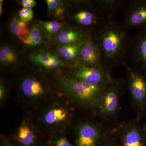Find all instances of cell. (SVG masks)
<instances>
[{"instance_id":"11","label":"cell","mask_w":146,"mask_h":146,"mask_svg":"<svg viewBox=\"0 0 146 146\" xmlns=\"http://www.w3.org/2000/svg\"><path fill=\"white\" fill-rule=\"evenodd\" d=\"M102 59L101 53L98 45L89 35L82 47L78 63L91 66H98L101 65Z\"/></svg>"},{"instance_id":"4","label":"cell","mask_w":146,"mask_h":146,"mask_svg":"<svg viewBox=\"0 0 146 146\" xmlns=\"http://www.w3.org/2000/svg\"><path fill=\"white\" fill-rule=\"evenodd\" d=\"M68 76L102 88L112 83L109 72L102 65L91 66L77 63L71 69Z\"/></svg>"},{"instance_id":"29","label":"cell","mask_w":146,"mask_h":146,"mask_svg":"<svg viewBox=\"0 0 146 146\" xmlns=\"http://www.w3.org/2000/svg\"><path fill=\"white\" fill-rule=\"evenodd\" d=\"M101 146H119L117 141L114 138H107Z\"/></svg>"},{"instance_id":"22","label":"cell","mask_w":146,"mask_h":146,"mask_svg":"<svg viewBox=\"0 0 146 146\" xmlns=\"http://www.w3.org/2000/svg\"><path fill=\"white\" fill-rule=\"evenodd\" d=\"M53 146H75L68 140L63 132L54 133L51 138Z\"/></svg>"},{"instance_id":"6","label":"cell","mask_w":146,"mask_h":146,"mask_svg":"<svg viewBox=\"0 0 146 146\" xmlns=\"http://www.w3.org/2000/svg\"><path fill=\"white\" fill-rule=\"evenodd\" d=\"M20 89L25 99L33 102L44 99L48 94V89L44 82L33 75L26 76L21 80Z\"/></svg>"},{"instance_id":"5","label":"cell","mask_w":146,"mask_h":146,"mask_svg":"<svg viewBox=\"0 0 146 146\" xmlns=\"http://www.w3.org/2000/svg\"><path fill=\"white\" fill-rule=\"evenodd\" d=\"M107 138L99 125L90 121L79 123L75 131V146H101Z\"/></svg>"},{"instance_id":"20","label":"cell","mask_w":146,"mask_h":146,"mask_svg":"<svg viewBox=\"0 0 146 146\" xmlns=\"http://www.w3.org/2000/svg\"><path fill=\"white\" fill-rule=\"evenodd\" d=\"M100 11L113 12L121 6L122 2L117 0H101L96 2Z\"/></svg>"},{"instance_id":"15","label":"cell","mask_w":146,"mask_h":146,"mask_svg":"<svg viewBox=\"0 0 146 146\" xmlns=\"http://www.w3.org/2000/svg\"><path fill=\"white\" fill-rule=\"evenodd\" d=\"M30 58L33 63L49 70H54L62 65L58 56L49 52H41L31 55Z\"/></svg>"},{"instance_id":"24","label":"cell","mask_w":146,"mask_h":146,"mask_svg":"<svg viewBox=\"0 0 146 146\" xmlns=\"http://www.w3.org/2000/svg\"><path fill=\"white\" fill-rule=\"evenodd\" d=\"M19 16L21 20L27 23L33 18V11L31 9L23 8L19 11Z\"/></svg>"},{"instance_id":"21","label":"cell","mask_w":146,"mask_h":146,"mask_svg":"<svg viewBox=\"0 0 146 146\" xmlns=\"http://www.w3.org/2000/svg\"><path fill=\"white\" fill-rule=\"evenodd\" d=\"M39 27L47 34L53 35L59 33L61 25L56 21H44L40 23Z\"/></svg>"},{"instance_id":"19","label":"cell","mask_w":146,"mask_h":146,"mask_svg":"<svg viewBox=\"0 0 146 146\" xmlns=\"http://www.w3.org/2000/svg\"><path fill=\"white\" fill-rule=\"evenodd\" d=\"M10 28L11 32L17 35L23 43L27 39L30 30L26 23L21 20L19 16H14L11 22Z\"/></svg>"},{"instance_id":"2","label":"cell","mask_w":146,"mask_h":146,"mask_svg":"<svg viewBox=\"0 0 146 146\" xmlns=\"http://www.w3.org/2000/svg\"><path fill=\"white\" fill-rule=\"evenodd\" d=\"M127 36L118 24L108 21L100 29L97 43L102 58L110 62H116L123 54Z\"/></svg>"},{"instance_id":"7","label":"cell","mask_w":146,"mask_h":146,"mask_svg":"<svg viewBox=\"0 0 146 146\" xmlns=\"http://www.w3.org/2000/svg\"><path fill=\"white\" fill-rule=\"evenodd\" d=\"M128 83L133 101L138 109L146 105V75L138 70L127 68Z\"/></svg>"},{"instance_id":"3","label":"cell","mask_w":146,"mask_h":146,"mask_svg":"<svg viewBox=\"0 0 146 146\" xmlns=\"http://www.w3.org/2000/svg\"><path fill=\"white\" fill-rule=\"evenodd\" d=\"M71 112L68 106L61 102H56L44 110L40 118L41 122L53 133L63 132L70 123Z\"/></svg>"},{"instance_id":"12","label":"cell","mask_w":146,"mask_h":146,"mask_svg":"<svg viewBox=\"0 0 146 146\" xmlns=\"http://www.w3.org/2000/svg\"><path fill=\"white\" fill-rule=\"evenodd\" d=\"M133 55L138 70L146 75V29L140 30L135 37Z\"/></svg>"},{"instance_id":"13","label":"cell","mask_w":146,"mask_h":146,"mask_svg":"<svg viewBox=\"0 0 146 146\" xmlns=\"http://www.w3.org/2000/svg\"><path fill=\"white\" fill-rule=\"evenodd\" d=\"M15 138L21 146H36L37 132L30 120L26 119L22 121L16 130Z\"/></svg>"},{"instance_id":"10","label":"cell","mask_w":146,"mask_h":146,"mask_svg":"<svg viewBox=\"0 0 146 146\" xmlns=\"http://www.w3.org/2000/svg\"><path fill=\"white\" fill-rule=\"evenodd\" d=\"M125 26L146 29V0L133 1L128 7L124 18Z\"/></svg>"},{"instance_id":"27","label":"cell","mask_w":146,"mask_h":146,"mask_svg":"<svg viewBox=\"0 0 146 146\" xmlns=\"http://www.w3.org/2000/svg\"><path fill=\"white\" fill-rule=\"evenodd\" d=\"M44 42V37L43 35L34 38V39L31 40L26 43V44L29 45V46H38V45L41 44Z\"/></svg>"},{"instance_id":"30","label":"cell","mask_w":146,"mask_h":146,"mask_svg":"<svg viewBox=\"0 0 146 146\" xmlns=\"http://www.w3.org/2000/svg\"><path fill=\"white\" fill-rule=\"evenodd\" d=\"M4 146H15L13 144L11 143L7 140H6L5 139H4Z\"/></svg>"},{"instance_id":"31","label":"cell","mask_w":146,"mask_h":146,"mask_svg":"<svg viewBox=\"0 0 146 146\" xmlns=\"http://www.w3.org/2000/svg\"><path fill=\"white\" fill-rule=\"evenodd\" d=\"M3 0H1L0 1V14L1 15H2L3 13Z\"/></svg>"},{"instance_id":"1","label":"cell","mask_w":146,"mask_h":146,"mask_svg":"<svg viewBox=\"0 0 146 146\" xmlns=\"http://www.w3.org/2000/svg\"><path fill=\"white\" fill-rule=\"evenodd\" d=\"M58 84L63 94L74 102L82 106L96 110L106 88L91 85L68 76L60 77Z\"/></svg>"},{"instance_id":"9","label":"cell","mask_w":146,"mask_h":146,"mask_svg":"<svg viewBox=\"0 0 146 146\" xmlns=\"http://www.w3.org/2000/svg\"><path fill=\"white\" fill-rule=\"evenodd\" d=\"M118 132L119 146H146V135L135 123L123 126Z\"/></svg>"},{"instance_id":"16","label":"cell","mask_w":146,"mask_h":146,"mask_svg":"<svg viewBox=\"0 0 146 146\" xmlns=\"http://www.w3.org/2000/svg\"><path fill=\"white\" fill-rule=\"evenodd\" d=\"M73 20L79 25L84 27H94L100 23L101 16L94 11L82 9L77 11Z\"/></svg>"},{"instance_id":"14","label":"cell","mask_w":146,"mask_h":146,"mask_svg":"<svg viewBox=\"0 0 146 146\" xmlns=\"http://www.w3.org/2000/svg\"><path fill=\"white\" fill-rule=\"evenodd\" d=\"M88 35L81 29L70 28L59 32L57 40L63 45L82 44L86 41Z\"/></svg>"},{"instance_id":"18","label":"cell","mask_w":146,"mask_h":146,"mask_svg":"<svg viewBox=\"0 0 146 146\" xmlns=\"http://www.w3.org/2000/svg\"><path fill=\"white\" fill-rule=\"evenodd\" d=\"M18 60V55L14 48L5 45L0 49V63L2 67H8L15 65Z\"/></svg>"},{"instance_id":"8","label":"cell","mask_w":146,"mask_h":146,"mask_svg":"<svg viewBox=\"0 0 146 146\" xmlns=\"http://www.w3.org/2000/svg\"><path fill=\"white\" fill-rule=\"evenodd\" d=\"M119 104V89L116 84H111L104 89L97 108L100 117L108 119L114 116L117 110Z\"/></svg>"},{"instance_id":"23","label":"cell","mask_w":146,"mask_h":146,"mask_svg":"<svg viewBox=\"0 0 146 146\" xmlns=\"http://www.w3.org/2000/svg\"><path fill=\"white\" fill-rule=\"evenodd\" d=\"M48 10L50 12H56L63 5V1L60 0H47L46 1Z\"/></svg>"},{"instance_id":"17","label":"cell","mask_w":146,"mask_h":146,"mask_svg":"<svg viewBox=\"0 0 146 146\" xmlns=\"http://www.w3.org/2000/svg\"><path fill=\"white\" fill-rule=\"evenodd\" d=\"M83 44L63 45L58 48V52L65 60L76 64L78 63Z\"/></svg>"},{"instance_id":"28","label":"cell","mask_w":146,"mask_h":146,"mask_svg":"<svg viewBox=\"0 0 146 146\" xmlns=\"http://www.w3.org/2000/svg\"><path fill=\"white\" fill-rule=\"evenodd\" d=\"M22 5L23 8L31 9L36 5V2L34 0H23Z\"/></svg>"},{"instance_id":"26","label":"cell","mask_w":146,"mask_h":146,"mask_svg":"<svg viewBox=\"0 0 146 146\" xmlns=\"http://www.w3.org/2000/svg\"><path fill=\"white\" fill-rule=\"evenodd\" d=\"M7 95V89L5 83L1 80L0 83V102L2 103L6 99Z\"/></svg>"},{"instance_id":"25","label":"cell","mask_w":146,"mask_h":146,"mask_svg":"<svg viewBox=\"0 0 146 146\" xmlns=\"http://www.w3.org/2000/svg\"><path fill=\"white\" fill-rule=\"evenodd\" d=\"M42 35H43L40 27L36 25H33L30 30L27 39L24 43L25 44L27 42Z\"/></svg>"}]
</instances>
